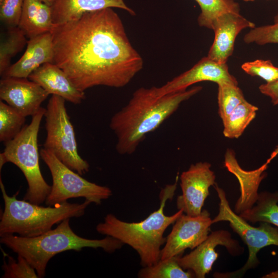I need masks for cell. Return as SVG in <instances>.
<instances>
[{
    "instance_id": "obj_1",
    "label": "cell",
    "mask_w": 278,
    "mask_h": 278,
    "mask_svg": "<svg viewBox=\"0 0 278 278\" xmlns=\"http://www.w3.org/2000/svg\"><path fill=\"white\" fill-rule=\"evenodd\" d=\"M50 33L54 63L81 91L99 85L124 87L143 68V60L112 8L54 24Z\"/></svg>"
},
{
    "instance_id": "obj_2",
    "label": "cell",
    "mask_w": 278,
    "mask_h": 278,
    "mask_svg": "<svg viewBox=\"0 0 278 278\" xmlns=\"http://www.w3.org/2000/svg\"><path fill=\"white\" fill-rule=\"evenodd\" d=\"M202 89L194 86L162 96H156L152 87L137 89L127 104L111 118L109 126L116 137V151L123 155L134 153L148 133L159 128L181 103Z\"/></svg>"
},
{
    "instance_id": "obj_3",
    "label": "cell",
    "mask_w": 278,
    "mask_h": 278,
    "mask_svg": "<svg viewBox=\"0 0 278 278\" xmlns=\"http://www.w3.org/2000/svg\"><path fill=\"white\" fill-rule=\"evenodd\" d=\"M178 176L172 184L166 185L160 193V207L139 222H129L120 220L112 214H107L96 230L101 234L111 236L133 249L138 254L143 267L157 264L161 259L162 246L166 241L164 234L171 224L183 213L181 210L167 216L165 204L171 200L177 187Z\"/></svg>"
},
{
    "instance_id": "obj_4",
    "label": "cell",
    "mask_w": 278,
    "mask_h": 278,
    "mask_svg": "<svg viewBox=\"0 0 278 278\" xmlns=\"http://www.w3.org/2000/svg\"><path fill=\"white\" fill-rule=\"evenodd\" d=\"M70 218L59 223L54 229L33 237L14 234L1 236L0 242L14 252L23 256L35 269L39 277H44L49 260L56 255L69 250L80 251L84 248H101L112 253L124 244L107 236L100 239H88L76 234L70 224Z\"/></svg>"
},
{
    "instance_id": "obj_5",
    "label": "cell",
    "mask_w": 278,
    "mask_h": 278,
    "mask_svg": "<svg viewBox=\"0 0 278 278\" xmlns=\"http://www.w3.org/2000/svg\"><path fill=\"white\" fill-rule=\"evenodd\" d=\"M0 187L5 205L1 218L0 236L14 234L24 237L40 235L66 219L83 216L91 203L85 200L82 203L66 201L44 207L18 200L19 191L11 197L8 196L1 177Z\"/></svg>"
},
{
    "instance_id": "obj_6",
    "label": "cell",
    "mask_w": 278,
    "mask_h": 278,
    "mask_svg": "<svg viewBox=\"0 0 278 278\" xmlns=\"http://www.w3.org/2000/svg\"><path fill=\"white\" fill-rule=\"evenodd\" d=\"M46 108L41 107L28 125L12 140L4 143L5 148L0 154V170L5 164L10 162L23 173L28 188L23 200L40 205L45 202L51 190L44 179L39 164L40 151L38 138L41 121Z\"/></svg>"
},
{
    "instance_id": "obj_7",
    "label": "cell",
    "mask_w": 278,
    "mask_h": 278,
    "mask_svg": "<svg viewBox=\"0 0 278 278\" xmlns=\"http://www.w3.org/2000/svg\"><path fill=\"white\" fill-rule=\"evenodd\" d=\"M46 137L43 148L80 175L89 171L90 165L78 150L74 127L65 107V100L52 95L44 114Z\"/></svg>"
},
{
    "instance_id": "obj_8",
    "label": "cell",
    "mask_w": 278,
    "mask_h": 278,
    "mask_svg": "<svg viewBox=\"0 0 278 278\" xmlns=\"http://www.w3.org/2000/svg\"><path fill=\"white\" fill-rule=\"evenodd\" d=\"M40 154L50 170L53 181L50 192L45 200L47 205L54 206L80 197L98 205L112 195L109 187L84 179L49 151L42 148Z\"/></svg>"
},
{
    "instance_id": "obj_9",
    "label": "cell",
    "mask_w": 278,
    "mask_h": 278,
    "mask_svg": "<svg viewBox=\"0 0 278 278\" xmlns=\"http://www.w3.org/2000/svg\"><path fill=\"white\" fill-rule=\"evenodd\" d=\"M214 186L220 203L219 212L212 219V223L229 222L231 228L241 237L249 250L248 260L244 266L227 276L242 275L249 269L254 268L258 265L257 254L261 249L270 245L278 246V228L273 227L267 222H262L258 227L251 225L232 210L223 189L216 183Z\"/></svg>"
},
{
    "instance_id": "obj_10",
    "label": "cell",
    "mask_w": 278,
    "mask_h": 278,
    "mask_svg": "<svg viewBox=\"0 0 278 278\" xmlns=\"http://www.w3.org/2000/svg\"><path fill=\"white\" fill-rule=\"evenodd\" d=\"M212 224L210 214L205 210L196 216L181 214L166 237L160 259L181 256L186 249L196 248L208 237Z\"/></svg>"
},
{
    "instance_id": "obj_11",
    "label": "cell",
    "mask_w": 278,
    "mask_h": 278,
    "mask_svg": "<svg viewBox=\"0 0 278 278\" xmlns=\"http://www.w3.org/2000/svg\"><path fill=\"white\" fill-rule=\"evenodd\" d=\"M208 162L192 164L180 177L182 194L178 196L177 206L183 213L196 216L202 212V207L210 194L209 189L215 184V175Z\"/></svg>"
},
{
    "instance_id": "obj_12",
    "label": "cell",
    "mask_w": 278,
    "mask_h": 278,
    "mask_svg": "<svg viewBox=\"0 0 278 278\" xmlns=\"http://www.w3.org/2000/svg\"><path fill=\"white\" fill-rule=\"evenodd\" d=\"M224 246L233 255L240 254L242 251L238 242L233 239L229 232L217 230L212 232L206 239L189 253L178 256V262L184 270H190L197 278H204L212 270L218 257L215 248Z\"/></svg>"
},
{
    "instance_id": "obj_13",
    "label": "cell",
    "mask_w": 278,
    "mask_h": 278,
    "mask_svg": "<svg viewBox=\"0 0 278 278\" xmlns=\"http://www.w3.org/2000/svg\"><path fill=\"white\" fill-rule=\"evenodd\" d=\"M202 81H212L217 84L223 82L238 84L235 77L229 73L227 63H219L206 56L191 68L162 86H152V88L156 96H162L186 90L190 85Z\"/></svg>"
},
{
    "instance_id": "obj_14",
    "label": "cell",
    "mask_w": 278,
    "mask_h": 278,
    "mask_svg": "<svg viewBox=\"0 0 278 278\" xmlns=\"http://www.w3.org/2000/svg\"><path fill=\"white\" fill-rule=\"evenodd\" d=\"M49 94L38 83L24 78L2 77L0 98L25 117L33 116Z\"/></svg>"
},
{
    "instance_id": "obj_15",
    "label": "cell",
    "mask_w": 278,
    "mask_h": 278,
    "mask_svg": "<svg viewBox=\"0 0 278 278\" xmlns=\"http://www.w3.org/2000/svg\"><path fill=\"white\" fill-rule=\"evenodd\" d=\"M255 27L254 23L239 13L228 12L220 15L212 24L215 37L207 56L219 63H227L233 53L235 39L239 32L245 28Z\"/></svg>"
},
{
    "instance_id": "obj_16",
    "label": "cell",
    "mask_w": 278,
    "mask_h": 278,
    "mask_svg": "<svg viewBox=\"0 0 278 278\" xmlns=\"http://www.w3.org/2000/svg\"><path fill=\"white\" fill-rule=\"evenodd\" d=\"M54 50L50 32L38 36L28 40L23 56L1 76L2 77L27 78L42 65L54 63Z\"/></svg>"
},
{
    "instance_id": "obj_17",
    "label": "cell",
    "mask_w": 278,
    "mask_h": 278,
    "mask_svg": "<svg viewBox=\"0 0 278 278\" xmlns=\"http://www.w3.org/2000/svg\"><path fill=\"white\" fill-rule=\"evenodd\" d=\"M49 94L60 96L74 104H80L85 98L84 92L79 90L66 74L57 65L45 63L29 76Z\"/></svg>"
},
{
    "instance_id": "obj_18",
    "label": "cell",
    "mask_w": 278,
    "mask_h": 278,
    "mask_svg": "<svg viewBox=\"0 0 278 278\" xmlns=\"http://www.w3.org/2000/svg\"><path fill=\"white\" fill-rule=\"evenodd\" d=\"M268 165L266 162L257 169L247 171L239 166L233 150L228 149L226 151L224 166L229 171L236 177L240 184L241 194L235 204L236 213L239 214L251 208L255 204L258 196V188L265 177L264 171L267 168Z\"/></svg>"
},
{
    "instance_id": "obj_19",
    "label": "cell",
    "mask_w": 278,
    "mask_h": 278,
    "mask_svg": "<svg viewBox=\"0 0 278 278\" xmlns=\"http://www.w3.org/2000/svg\"><path fill=\"white\" fill-rule=\"evenodd\" d=\"M107 8H120L135 15L124 0H55L51 6L53 22L63 24L77 20L85 13Z\"/></svg>"
},
{
    "instance_id": "obj_20",
    "label": "cell",
    "mask_w": 278,
    "mask_h": 278,
    "mask_svg": "<svg viewBox=\"0 0 278 278\" xmlns=\"http://www.w3.org/2000/svg\"><path fill=\"white\" fill-rule=\"evenodd\" d=\"M54 24L51 7L39 0H24L18 27L29 39L50 32Z\"/></svg>"
},
{
    "instance_id": "obj_21",
    "label": "cell",
    "mask_w": 278,
    "mask_h": 278,
    "mask_svg": "<svg viewBox=\"0 0 278 278\" xmlns=\"http://www.w3.org/2000/svg\"><path fill=\"white\" fill-rule=\"evenodd\" d=\"M278 192H267L258 194L253 206L239 215L252 223L267 222L278 228Z\"/></svg>"
},
{
    "instance_id": "obj_22",
    "label": "cell",
    "mask_w": 278,
    "mask_h": 278,
    "mask_svg": "<svg viewBox=\"0 0 278 278\" xmlns=\"http://www.w3.org/2000/svg\"><path fill=\"white\" fill-rule=\"evenodd\" d=\"M258 108L245 100L222 121L223 133L229 138L239 137L255 118Z\"/></svg>"
},
{
    "instance_id": "obj_23",
    "label": "cell",
    "mask_w": 278,
    "mask_h": 278,
    "mask_svg": "<svg viewBox=\"0 0 278 278\" xmlns=\"http://www.w3.org/2000/svg\"><path fill=\"white\" fill-rule=\"evenodd\" d=\"M178 256L160 259L157 264L143 267L138 272L140 278H192L195 277L190 270L185 271L179 265Z\"/></svg>"
},
{
    "instance_id": "obj_24",
    "label": "cell",
    "mask_w": 278,
    "mask_h": 278,
    "mask_svg": "<svg viewBox=\"0 0 278 278\" xmlns=\"http://www.w3.org/2000/svg\"><path fill=\"white\" fill-rule=\"evenodd\" d=\"M26 36L18 26L9 27L0 44V74L9 67L12 58L27 43Z\"/></svg>"
},
{
    "instance_id": "obj_25",
    "label": "cell",
    "mask_w": 278,
    "mask_h": 278,
    "mask_svg": "<svg viewBox=\"0 0 278 278\" xmlns=\"http://www.w3.org/2000/svg\"><path fill=\"white\" fill-rule=\"evenodd\" d=\"M195 1L201 9L197 20L201 27L212 29L214 21L220 15L228 12H240L239 5L234 0Z\"/></svg>"
},
{
    "instance_id": "obj_26",
    "label": "cell",
    "mask_w": 278,
    "mask_h": 278,
    "mask_svg": "<svg viewBox=\"0 0 278 278\" xmlns=\"http://www.w3.org/2000/svg\"><path fill=\"white\" fill-rule=\"evenodd\" d=\"M26 117L4 101H0V141L13 139L25 126Z\"/></svg>"
},
{
    "instance_id": "obj_27",
    "label": "cell",
    "mask_w": 278,
    "mask_h": 278,
    "mask_svg": "<svg viewBox=\"0 0 278 278\" xmlns=\"http://www.w3.org/2000/svg\"><path fill=\"white\" fill-rule=\"evenodd\" d=\"M217 85L218 113L223 121L236 107L246 99L238 84L223 82Z\"/></svg>"
},
{
    "instance_id": "obj_28",
    "label": "cell",
    "mask_w": 278,
    "mask_h": 278,
    "mask_svg": "<svg viewBox=\"0 0 278 278\" xmlns=\"http://www.w3.org/2000/svg\"><path fill=\"white\" fill-rule=\"evenodd\" d=\"M244 41L247 44L255 43L259 45L278 44V13L271 25L255 27L246 33Z\"/></svg>"
},
{
    "instance_id": "obj_29",
    "label": "cell",
    "mask_w": 278,
    "mask_h": 278,
    "mask_svg": "<svg viewBox=\"0 0 278 278\" xmlns=\"http://www.w3.org/2000/svg\"><path fill=\"white\" fill-rule=\"evenodd\" d=\"M3 278L39 277L35 269L22 256L18 255L17 261L8 255V262H4Z\"/></svg>"
},
{
    "instance_id": "obj_30",
    "label": "cell",
    "mask_w": 278,
    "mask_h": 278,
    "mask_svg": "<svg viewBox=\"0 0 278 278\" xmlns=\"http://www.w3.org/2000/svg\"><path fill=\"white\" fill-rule=\"evenodd\" d=\"M241 69L251 76H258L267 83L278 79V67L275 66L269 60L257 59L246 62L241 65Z\"/></svg>"
},
{
    "instance_id": "obj_31",
    "label": "cell",
    "mask_w": 278,
    "mask_h": 278,
    "mask_svg": "<svg viewBox=\"0 0 278 278\" xmlns=\"http://www.w3.org/2000/svg\"><path fill=\"white\" fill-rule=\"evenodd\" d=\"M24 0H2L0 2V19L9 27H17L21 19Z\"/></svg>"
},
{
    "instance_id": "obj_32",
    "label": "cell",
    "mask_w": 278,
    "mask_h": 278,
    "mask_svg": "<svg viewBox=\"0 0 278 278\" xmlns=\"http://www.w3.org/2000/svg\"><path fill=\"white\" fill-rule=\"evenodd\" d=\"M259 90L262 94L271 98L274 105L278 104V79L271 83L261 84Z\"/></svg>"
},
{
    "instance_id": "obj_33",
    "label": "cell",
    "mask_w": 278,
    "mask_h": 278,
    "mask_svg": "<svg viewBox=\"0 0 278 278\" xmlns=\"http://www.w3.org/2000/svg\"><path fill=\"white\" fill-rule=\"evenodd\" d=\"M278 154V146L276 147L274 151L272 152L270 158L267 160V163L269 164L271 161Z\"/></svg>"
},
{
    "instance_id": "obj_34",
    "label": "cell",
    "mask_w": 278,
    "mask_h": 278,
    "mask_svg": "<svg viewBox=\"0 0 278 278\" xmlns=\"http://www.w3.org/2000/svg\"><path fill=\"white\" fill-rule=\"evenodd\" d=\"M39 1L46 4V5H48L50 7L52 6V5L53 4L55 1V0H39Z\"/></svg>"
},
{
    "instance_id": "obj_35",
    "label": "cell",
    "mask_w": 278,
    "mask_h": 278,
    "mask_svg": "<svg viewBox=\"0 0 278 278\" xmlns=\"http://www.w3.org/2000/svg\"><path fill=\"white\" fill-rule=\"evenodd\" d=\"M243 1H244L245 2H252V1H254L255 0H243Z\"/></svg>"
},
{
    "instance_id": "obj_36",
    "label": "cell",
    "mask_w": 278,
    "mask_h": 278,
    "mask_svg": "<svg viewBox=\"0 0 278 278\" xmlns=\"http://www.w3.org/2000/svg\"><path fill=\"white\" fill-rule=\"evenodd\" d=\"M2 0H0V2H2Z\"/></svg>"
}]
</instances>
